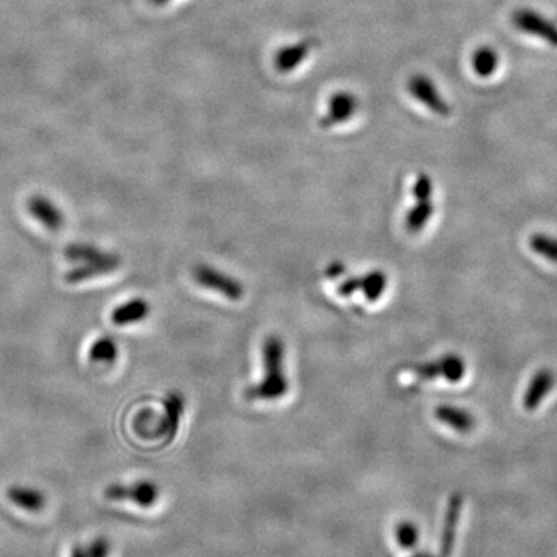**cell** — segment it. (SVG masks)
Instances as JSON below:
<instances>
[{
    "mask_svg": "<svg viewBox=\"0 0 557 557\" xmlns=\"http://www.w3.org/2000/svg\"><path fill=\"white\" fill-rule=\"evenodd\" d=\"M263 378L245 391L248 401H276L290 391V381L285 372L284 341L271 335L265 339L263 349Z\"/></svg>",
    "mask_w": 557,
    "mask_h": 557,
    "instance_id": "6da1fadb",
    "label": "cell"
},
{
    "mask_svg": "<svg viewBox=\"0 0 557 557\" xmlns=\"http://www.w3.org/2000/svg\"><path fill=\"white\" fill-rule=\"evenodd\" d=\"M409 372L416 380L432 381L443 378L448 383H458L466 375V362L463 361L462 356L448 353L435 361L416 364L409 368Z\"/></svg>",
    "mask_w": 557,
    "mask_h": 557,
    "instance_id": "7a4b0ae2",
    "label": "cell"
},
{
    "mask_svg": "<svg viewBox=\"0 0 557 557\" xmlns=\"http://www.w3.org/2000/svg\"><path fill=\"white\" fill-rule=\"evenodd\" d=\"M104 497L112 502H133L141 508L154 506L160 498V488L152 480L133 481L132 485L112 483L104 489Z\"/></svg>",
    "mask_w": 557,
    "mask_h": 557,
    "instance_id": "3957f363",
    "label": "cell"
},
{
    "mask_svg": "<svg viewBox=\"0 0 557 557\" xmlns=\"http://www.w3.org/2000/svg\"><path fill=\"white\" fill-rule=\"evenodd\" d=\"M192 278L203 288L215 291L230 301H240L244 297V284L238 278L222 273L217 268L209 267V265H197L192 270Z\"/></svg>",
    "mask_w": 557,
    "mask_h": 557,
    "instance_id": "277c9868",
    "label": "cell"
},
{
    "mask_svg": "<svg viewBox=\"0 0 557 557\" xmlns=\"http://www.w3.org/2000/svg\"><path fill=\"white\" fill-rule=\"evenodd\" d=\"M513 24L517 30L536 36L542 41L548 42L553 47H557V25L550 19L544 18L539 12L529 8H521L513 14Z\"/></svg>",
    "mask_w": 557,
    "mask_h": 557,
    "instance_id": "5b68a950",
    "label": "cell"
},
{
    "mask_svg": "<svg viewBox=\"0 0 557 557\" xmlns=\"http://www.w3.org/2000/svg\"><path fill=\"white\" fill-rule=\"evenodd\" d=\"M184 414V398L178 392H169L166 398L163 400V416L160 418V424L155 431L152 439L166 437V441L175 439L180 421Z\"/></svg>",
    "mask_w": 557,
    "mask_h": 557,
    "instance_id": "8992f818",
    "label": "cell"
},
{
    "mask_svg": "<svg viewBox=\"0 0 557 557\" xmlns=\"http://www.w3.org/2000/svg\"><path fill=\"white\" fill-rule=\"evenodd\" d=\"M119 267H121V257L115 253H110V255L102 261L85 262V263H79L77 267L71 268L67 271L64 278L69 284H79L84 280L113 273Z\"/></svg>",
    "mask_w": 557,
    "mask_h": 557,
    "instance_id": "52a82bcc",
    "label": "cell"
},
{
    "mask_svg": "<svg viewBox=\"0 0 557 557\" xmlns=\"http://www.w3.org/2000/svg\"><path fill=\"white\" fill-rule=\"evenodd\" d=\"M27 206H28V213L50 231H58L64 226V222H66L64 213L47 197L41 196V194L33 196Z\"/></svg>",
    "mask_w": 557,
    "mask_h": 557,
    "instance_id": "ba28073f",
    "label": "cell"
},
{
    "mask_svg": "<svg viewBox=\"0 0 557 557\" xmlns=\"http://www.w3.org/2000/svg\"><path fill=\"white\" fill-rule=\"evenodd\" d=\"M410 92L418 101L429 107L433 113L441 117L451 115V107L443 100V96L440 95L439 90L431 79L424 77H414L410 83Z\"/></svg>",
    "mask_w": 557,
    "mask_h": 557,
    "instance_id": "9c48e42d",
    "label": "cell"
},
{
    "mask_svg": "<svg viewBox=\"0 0 557 557\" xmlns=\"http://www.w3.org/2000/svg\"><path fill=\"white\" fill-rule=\"evenodd\" d=\"M554 383H556V376H554L552 370L550 368H540L539 372L534 375L531 381H529V384H528L525 397H523V408L528 412L537 410L540 403L553 391Z\"/></svg>",
    "mask_w": 557,
    "mask_h": 557,
    "instance_id": "30bf717a",
    "label": "cell"
},
{
    "mask_svg": "<svg viewBox=\"0 0 557 557\" xmlns=\"http://www.w3.org/2000/svg\"><path fill=\"white\" fill-rule=\"evenodd\" d=\"M149 314H150V305L148 301L142 297H135L113 310L110 319L115 326L125 327L141 322L148 318Z\"/></svg>",
    "mask_w": 557,
    "mask_h": 557,
    "instance_id": "8fae6325",
    "label": "cell"
},
{
    "mask_svg": "<svg viewBox=\"0 0 557 557\" xmlns=\"http://www.w3.org/2000/svg\"><path fill=\"white\" fill-rule=\"evenodd\" d=\"M6 498L19 506L20 510L28 511V513H39L47 505V497L44 492L36 488L20 487V485L8 488Z\"/></svg>",
    "mask_w": 557,
    "mask_h": 557,
    "instance_id": "7c38bea8",
    "label": "cell"
},
{
    "mask_svg": "<svg viewBox=\"0 0 557 557\" xmlns=\"http://www.w3.org/2000/svg\"><path fill=\"white\" fill-rule=\"evenodd\" d=\"M435 418L445 424L451 427L456 432L466 433L472 431L475 427V418L472 414H469L468 410L451 406V404H441L435 409Z\"/></svg>",
    "mask_w": 557,
    "mask_h": 557,
    "instance_id": "4fadbf2b",
    "label": "cell"
},
{
    "mask_svg": "<svg viewBox=\"0 0 557 557\" xmlns=\"http://www.w3.org/2000/svg\"><path fill=\"white\" fill-rule=\"evenodd\" d=\"M433 213H435V205L432 200H416V206H412L406 214V219H404L406 230L412 234L423 231Z\"/></svg>",
    "mask_w": 557,
    "mask_h": 557,
    "instance_id": "5bb4252c",
    "label": "cell"
},
{
    "mask_svg": "<svg viewBox=\"0 0 557 557\" xmlns=\"http://www.w3.org/2000/svg\"><path fill=\"white\" fill-rule=\"evenodd\" d=\"M67 259L75 263H85V262L102 261L110 255V253H106L102 249L98 248L95 245L83 244V242H77V244L67 245L66 251H64Z\"/></svg>",
    "mask_w": 557,
    "mask_h": 557,
    "instance_id": "9a60e30c",
    "label": "cell"
},
{
    "mask_svg": "<svg viewBox=\"0 0 557 557\" xmlns=\"http://www.w3.org/2000/svg\"><path fill=\"white\" fill-rule=\"evenodd\" d=\"M387 288V274L381 270L368 271L362 276L361 291L367 303H376Z\"/></svg>",
    "mask_w": 557,
    "mask_h": 557,
    "instance_id": "2e32d148",
    "label": "cell"
},
{
    "mask_svg": "<svg viewBox=\"0 0 557 557\" xmlns=\"http://www.w3.org/2000/svg\"><path fill=\"white\" fill-rule=\"evenodd\" d=\"M118 344L109 336L96 339L89 350V359L96 364H113L118 358Z\"/></svg>",
    "mask_w": 557,
    "mask_h": 557,
    "instance_id": "e0dca14e",
    "label": "cell"
},
{
    "mask_svg": "<svg viewBox=\"0 0 557 557\" xmlns=\"http://www.w3.org/2000/svg\"><path fill=\"white\" fill-rule=\"evenodd\" d=\"M498 53L491 47H480L472 56V69L480 77H489L497 71Z\"/></svg>",
    "mask_w": 557,
    "mask_h": 557,
    "instance_id": "ac0fdd59",
    "label": "cell"
},
{
    "mask_svg": "<svg viewBox=\"0 0 557 557\" xmlns=\"http://www.w3.org/2000/svg\"><path fill=\"white\" fill-rule=\"evenodd\" d=\"M528 246L540 257H544V259L553 262V263H557L556 238H552L548 234H542V232H536L531 238H528Z\"/></svg>",
    "mask_w": 557,
    "mask_h": 557,
    "instance_id": "d6986e66",
    "label": "cell"
},
{
    "mask_svg": "<svg viewBox=\"0 0 557 557\" xmlns=\"http://www.w3.org/2000/svg\"><path fill=\"white\" fill-rule=\"evenodd\" d=\"M393 534H395V540H397L398 545L401 546L403 550L414 548L418 539H420L418 528H416V523L409 522V521L398 523Z\"/></svg>",
    "mask_w": 557,
    "mask_h": 557,
    "instance_id": "ffe728a7",
    "label": "cell"
},
{
    "mask_svg": "<svg viewBox=\"0 0 557 557\" xmlns=\"http://www.w3.org/2000/svg\"><path fill=\"white\" fill-rule=\"evenodd\" d=\"M351 112H353V100L349 98V96H338V98L332 102V107H330L332 121L349 118Z\"/></svg>",
    "mask_w": 557,
    "mask_h": 557,
    "instance_id": "44dd1931",
    "label": "cell"
},
{
    "mask_svg": "<svg viewBox=\"0 0 557 557\" xmlns=\"http://www.w3.org/2000/svg\"><path fill=\"white\" fill-rule=\"evenodd\" d=\"M432 192V180L427 177L426 174L418 175L416 184H414V196H416V200H431Z\"/></svg>",
    "mask_w": 557,
    "mask_h": 557,
    "instance_id": "7402d4cb",
    "label": "cell"
},
{
    "mask_svg": "<svg viewBox=\"0 0 557 557\" xmlns=\"http://www.w3.org/2000/svg\"><path fill=\"white\" fill-rule=\"evenodd\" d=\"M85 550H87V557H109L110 544L106 537H96L85 546Z\"/></svg>",
    "mask_w": 557,
    "mask_h": 557,
    "instance_id": "603a6c76",
    "label": "cell"
},
{
    "mask_svg": "<svg viewBox=\"0 0 557 557\" xmlns=\"http://www.w3.org/2000/svg\"><path fill=\"white\" fill-rule=\"evenodd\" d=\"M362 276H353V278H345L338 287V293L341 296L349 297L355 295L358 291H361Z\"/></svg>",
    "mask_w": 557,
    "mask_h": 557,
    "instance_id": "cb8c5ba5",
    "label": "cell"
},
{
    "mask_svg": "<svg viewBox=\"0 0 557 557\" xmlns=\"http://www.w3.org/2000/svg\"><path fill=\"white\" fill-rule=\"evenodd\" d=\"M327 276L330 278H338L345 273L344 263H341V262H333L327 268Z\"/></svg>",
    "mask_w": 557,
    "mask_h": 557,
    "instance_id": "d4e9b609",
    "label": "cell"
},
{
    "mask_svg": "<svg viewBox=\"0 0 557 557\" xmlns=\"http://www.w3.org/2000/svg\"><path fill=\"white\" fill-rule=\"evenodd\" d=\"M70 557H87V550L81 544H75L71 548Z\"/></svg>",
    "mask_w": 557,
    "mask_h": 557,
    "instance_id": "484cf974",
    "label": "cell"
},
{
    "mask_svg": "<svg viewBox=\"0 0 557 557\" xmlns=\"http://www.w3.org/2000/svg\"><path fill=\"white\" fill-rule=\"evenodd\" d=\"M155 4H166L167 0H154Z\"/></svg>",
    "mask_w": 557,
    "mask_h": 557,
    "instance_id": "4316f807",
    "label": "cell"
}]
</instances>
